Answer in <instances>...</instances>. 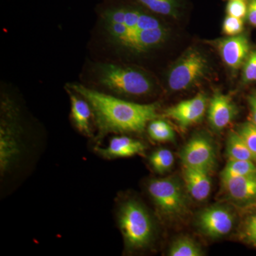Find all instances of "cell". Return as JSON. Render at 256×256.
Segmentation results:
<instances>
[{
  "label": "cell",
  "instance_id": "obj_12",
  "mask_svg": "<svg viewBox=\"0 0 256 256\" xmlns=\"http://www.w3.org/2000/svg\"><path fill=\"white\" fill-rule=\"evenodd\" d=\"M208 112L210 126L215 130L220 131L235 118L237 108L229 96L218 92L210 99Z\"/></svg>",
  "mask_w": 256,
  "mask_h": 256
},
{
  "label": "cell",
  "instance_id": "obj_10",
  "mask_svg": "<svg viewBox=\"0 0 256 256\" xmlns=\"http://www.w3.org/2000/svg\"><path fill=\"white\" fill-rule=\"evenodd\" d=\"M224 191L240 206L256 205V174L222 178Z\"/></svg>",
  "mask_w": 256,
  "mask_h": 256
},
{
  "label": "cell",
  "instance_id": "obj_28",
  "mask_svg": "<svg viewBox=\"0 0 256 256\" xmlns=\"http://www.w3.org/2000/svg\"><path fill=\"white\" fill-rule=\"evenodd\" d=\"M248 102L250 108L252 122L256 124V90H254L248 97Z\"/></svg>",
  "mask_w": 256,
  "mask_h": 256
},
{
  "label": "cell",
  "instance_id": "obj_20",
  "mask_svg": "<svg viewBox=\"0 0 256 256\" xmlns=\"http://www.w3.org/2000/svg\"><path fill=\"white\" fill-rule=\"evenodd\" d=\"M149 161L152 169L158 174H162L172 169L174 158L170 150L162 148L152 153Z\"/></svg>",
  "mask_w": 256,
  "mask_h": 256
},
{
  "label": "cell",
  "instance_id": "obj_6",
  "mask_svg": "<svg viewBox=\"0 0 256 256\" xmlns=\"http://www.w3.org/2000/svg\"><path fill=\"white\" fill-rule=\"evenodd\" d=\"M207 68L206 57L198 50H190L170 70L168 86L173 92L186 90L205 75Z\"/></svg>",
  "mask_w": 256,
  "mask_h": 256
},
{
  "label": "cell",
  "instance_id": "obj_29",
  "mask_svg": "<svg viewBox=\"0 0 256 256\" xmlns=\"http://www.w3.org/2000/svg\"><path fill=\"white\" fill-rule=\"evenodd\" d=\"M228 1H230V0H228ZM244 1H245V0H244Z\"/></svg>",
  "mask_w": 256,
  "mask_h": 256
},
{
  "label": "cell",
  "instance_id": "obj_9",
  "mask_svg": "<svg viewBox=\"0 0 256 256\" xmlns=\"http://www.w3.org/2000/svg\"><path fill=\"white\" fill-rule=\"evenodd\" d=\"M206 96L200 94L166 109L164 116L174 120L182 128H186L201 120L206 112Z\"/></svg>",
  "mask_w": 256,
  "mask_h": 256
},
{
  "label": "cell",
  "instance_id": "obj_8",
  "mask_svg": "<svg viewBox=\"0 0 256 256\" xmlns=\"http://www.w3.org/2000/svg\"><path fill=\"white\" fill-rule=\"evenodd\" d=\"M184 166L210 170L215 164V151L213 144L202 136L190 140L181 152Z\"/></svg>",
  "mask_w": 256,
  "mask_h": 256
},
{
  "label": "cell",
  "instance_id": "obj_22",
  "mask_svg": "<svg viewBox=\"0 0 256 256\" xmlns=\"http://www.w3.org/2000/svg\"><path fill=\"white\" fill-rule=\"evenodd\" d=\"M238 132L252 152L256 163V124L252 121L245 122L239 127Z\"/></svg>",
  "mask_w": 256,
  "mask_h": 256
},
{
  "label": "cell",
  "instance_id": "obj_23",
  "mask_svg": "<svg viewBox=\"0 0 256 256\" xmlns=\"http://www.w3.org/2000/svg\"><path fill=\"white\" fill-rule=\"evenodd\" d=\"M242 79L246 84L256 82V50L250 52L242 66Z\"/></svg>",
  "mask_w": 256,
  "mask_h": 256
},
{
  "label": "cell",
  "instance_id": "obj_24",
  "mask_svg": "<svg viewBox=\"0 0 256 256\" xmlns=\"http://www.w3.org/2000/svg\"><path fill=\"white\" fill-rule=\"evenodd\" d=\"M242 237L248 244L256 247V210L245 220L242 227Z\"/></svg>",
  "mask_w": 256,
  "mask_h": 256
},
{
  "label": "cell",
  "instance_id": "obj_17",
  "mask_svg": "<svg viewBox=\"0 0 256 256\" xmlns=\"http://www.w3.org/2000/svg\"><path fill=\"white\" fill-rule=\"evenodd\" d=\"M168 255L170 256H202L204 255L201 247L194 239L181 236L172 244Z\"/></svg>",
  "mask_w": 256,
  "mask_h": 256
},
{
  "label": "cell",
  "instance_id": "obj_19",
  "mask_svg": "<svg viewBox=\"0 0 256 256\" xmlns=\"http://www.w3.org/2000/svg\"><path fill=\"white\" fill-rule=\"evenodd\" d=\"M254 162H255L252 160H229L220 174V178H224L255 174L256 165Z\"/></svg>",
  "mask_w": 256,
  "mask_h": 256
},
{
  "label": "cell",
  "instance_id": "obj_21",
  "mask_svg": "<svg viewBox=\"0 0 256 256\" xmlns=\"http://www.w3.org/2000/svg\"><path fill=\"white\" fill-rule=\"evenodd\" d=\"M152 12L165 16H175L178 10L176 0H136Z\"/></svg>",
  "mask_w": 256,
  "mask_h": 256
},
{
  "label": "cell",
  "instance_id": "obj_3",
  "mask_svg": "<svg viewBox=\"0 0 256 256\" xmlns=\"http://www.w3.org/2000/svg\"><path fill=\"white\" fill-rule=\"evenodd\" d=\"M118 223L128 249L140 250L150 244L154 226L150 215L139 202H124L120 208Z\"/></svg>",
  "mask_w": 256,
  "mask_h": 256
},
{
  "label": "cell",
  "instance_id": "obj_15",
  "mask_svg": "<svg viewBox=\"0 0 256 256\" xmlns=\"http://www.w3.org/2000/svg\"><path fill=\"white\" fill-rule=\"evenodd\" d=\"M70 101V116L77 130L87 137H92V107L88 101L66 87Z\"/></svg>",
  "mask_w": 256,
  "mask_h": 256
},
{
  "label": "cell",
  "instance_id": "obj_26",
  "mask_svg": "<svg viewBox=\"0 0 256 256\" xmlns=\"http://www.w3.org/2000/svg\"><path fill=\"white\" fill-rule=\"evenodd\" d=\"M248 5L244 0H230L226 6L227 14L234 18H246Z\"/></svg>",
  "mask_w": 256,
  "mask_h": 256
},
{
  "label": "cell",
  "instance_id": "obj_18",
  "mask_svg": "<svg viewBox=\"0 0 256 256\" xmlns=\"http://www.w3.org/2000/svg\"><path fill=\"white\" fill-rule=\"evenodd\" d=\"M148 133L152 140L158 142H173L175 139L174 130L168 122L159 118L148 124Z\"/></svg>",
  "mask_w": 256,
  "mask_h": 256
},
{
  "label": "cell",
  "instance_id": "obj_25",
  "mask_svg": "<svg viewBox=\"0 0 256 256\" xmlns=\"http://www.w3.org/2000/svg\"><path fill=\"white\" fill-rule=\"evenodd\" d=\"M244 24L242 18H234L227 15L223 22L222 30L224 34L228 36H236L244 31Z\"/></svg>",
  "mask_w": 256,
  "mask_h": 256
},
{
  "label": "cell",
  "instance_id": "obj_2",
  "mask_svg": "<svg viewBox=\"0 0 256 256\" xmlns=\"http://www.w3.org/2000/svg\"><path fill=\"white\" fill-rule=\"evenodd\" d=\"M94 82L114 96L142 97L154 90L148 74L134 68L112 62H99L92 69Z\"/></svg>",
  "mask_w": 256,
  "mask_h": 256
},
{
  "label": "cell",
  "instance_id": "obj_7",
  "mask_svg": "<svg viewBox=\"0 0 256 256\" xmlns=\"http://www.w3.org/2000/svg\"><path fill=\"white\" fill-rule=\"evenodd\" d=\"M235 218L228 208L212 206L202 210L198 217V225L207 236L220 238L228 235L234 228Z\"/></svg>",
  "mask_w": 256,
  "mask_h": 256
},
{
  "label": "cell",
  "instance_id": "obj_5",
  "mask_svg": "<svg viewBox=\"0 0 256 256\" xmlns=\"http://www.w3.org/2000/svg\"><path fill=\"white\" fill-rule=\"evenodd\" d=\"M148 191L158 212L166 218H180L188 212L184 190L176 178H166L150 180Z\"/></svg>",
  "mask_w": 256,
  "mask_h": 256
},
{
  "label": "cell",
  "instance_id": "obj_1",
  "mask_svg": "<svg viewBox=\"0 0 256 256\" xmlns=\"http://www.w3.org/2000/svg\"><path fill=\"white\" fill-rule=\"evenodd\" d=\"M66 87L86 99L92 107L99 137L110 133L142 132L150 122L159 118L156 104L124 100L80 84Z\"/></svg>",
  "mask_w": 256,
  "mask_h": 256
},
{
  "label": "cell",
  "instance_id": "obj_14",
  "mask_svg": "<svg viewBox=\"0 0 256 256\" xmlns=\"http://www.w3.org/2000/svg\"><path fill=\"white\" fill-rule=\"evenodd\" d=\"M144 144L128 136H114L111 138L105 148H96L101 156L108 159L114 158H130L142 154L144 151Z\"/></svg>",
  "mask_w": 256,
  "mask_h": 256
},
{
  "label": "cell",
  "instance_id": "obj_27",
  "mask_svg": "<svg viewBox=\"0 0 256 256\" xmlns=\"http://www.w3.org/2000/svg\"><path fill=\"white\" fill-rule=\"evenodd\" d=\"M246 18L249 24L256 28V0H249Z\"/></svg>",
  "mask_w": 256,
  "mask_h": 256
},
{
  "label": "cell",
  "instance_id": "obj_13",
  "mask_svg": "<svg viewBox=\"0 0 256 256\" xmlns=\"http://www.w3.org/2000/svg\"><path fill=\"white\" fill-rule=\"evenodd\" d=\"M210 170L184 166L183 178L185 186L192 198L196 201L206 200L212 191Z\"/></svg>",
  "mask_w": 256,
  "mask_h": 256
},
{
  "label": "cell",
  "instance_id": "obj_16",
  "mask_svg": "<svg viewBox=\"0 0 256 256\" xmlns=\"http://www.w3.org/2000/svg\"><path fill=\"white\" fill-rule=\"evenodd\" d=\"M226 154L229 160L254 161L252 152L238 132L229 133L226 142Z\"/></svg>",
  "mask_w": 256,
  "mask_h": 256
},
{
  "label": "cell",
  "instance_id": "obj_4",
  "mask_svg": "<svg viewBox=\"0 0 256 256\" xmlns=\"http://www.w3.org/2000/svg\"><path fill=\"white\" fill-rule=\"evenodd\" d=\"M18 110L10 98H2L0 122V170L1 174L16 162L21 151Z\"/></svg>",
  "mask_w": 256,
  "mask_h": 256
},
{
  "label": "cell",
  "instance_id": "obj_11",
  "mask_svg": "<svg viewBox=\"0 0 256 256\" xmlns=\"http://www.w3.org/2000/svg\"><path fill=\"white\" fill-rule=\"evenodd\" d=\"M217 48L224 64L234 70L244 66L250 54L248 40L242 34L220 40Z\"/></svg>",
  "mask_w": 256,
  "mask_h": 256
}]
</instances>
